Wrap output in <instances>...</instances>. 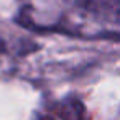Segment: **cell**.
<instances>
[{"label":"cell","mask_w":120,"mask_h":120,"mask_svg":"<svg viewBox=\"0 0 120 120\" xmlns=\"http://www.w3.org/2000/svg\"><path fill=\"white\" fill-rule=\"evenodd\" d=\"M58 112L63 117V120H82L84 113H86V109H84L82 102L72 99V100H66Z\"/></svg>","instance_id":"1"},{"label":"cell","mask_w":120,"mask_h":120,"mask_svg":"<svg viewBox=\"0 0 120 120\" xmlns=\"http://www.w3.org/2000/svg\"><path fill=\"white\" fill-rule=\"evenodd\" d=\"M38 120H56L54 117H51V115H43V117H40Z\"/></svg>","instance_id":"2"}]
</instances>
